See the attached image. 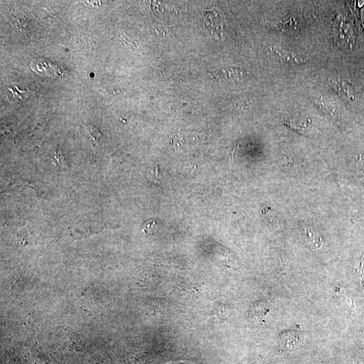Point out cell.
<instances>
[{"label":"cell","instance_id":"1","mask_svg":"<svg viewBox=\"0 0 364 364\" xmlns=\"http://www.w3.org/2000/svg\"><path fill=\"white\" fill-rule=\"evenodd\" d=\"M331 86L336 90L339 95L344 100L349 102L356 101V95L353 90V85L347 80L333 79L331 81Z\"/></svg>","mask_w":364,"mask_h":364},{"label":"cell","instance_id":"2","mask_svg":"<svg viewBox=\"0 0 364 364\" xmlns=\"http://www.w3.org/2000/svg\"><path fill=\"white\" fill-rule=\"evenodd\" d=\"M284 124L291 130L300 134H308L312 132V124L308 119L284 118Z\"/></svg>","mask_w":364,"mask_h":364},{"label":"cell","instance_id":"3","mask_svg":"<svg viewBox=\"0 0 364 364\" xmlns=\"http://www.w3.org/2000/svg\"><path fill=\"white\" fill-rule=\"evenodd\" d=\"M275 53L278 56L280 62L285 64L303 65L307 62L306 58L293 51H287L278 49L275 50Z\"/></svg>","mask_w":364,"mask_h":364},{"label":"cell","instance_id":"4","mask_svg":"<svg viewBox=\"0 0 364 364\" xmlns=\"http://www.w3.org/2000/svg\"><path fill=\"white\" fill-rule=\"evenodd\" d=\"M269 24L271 27L275 29H278L279 31L287 33L293 30H296L297 28V21L292 17H287L278 21H270Z\"/></svg>","mask_w":364,"mask_h":364},{"label":"cell","instance_id":"5","mask_svg":"<svg viewBox=\"0 0 364 364\" xmlns=\"http://www.w3.org/2000/svg\"><path fill=\"white\" fill-rule=\"evenodd\" d=\"M300 334L296 330L285 331L279 337V343L283 347L293 348L298 344Z\"/></svg>","mask_w":364,"mask_h":364},{"label":"cell","instance_id":"6","mask_svg":"<svg viewBox=\"0 0 364 364\" xmlns=\"http://www.w3.org/2000/svg\"><path fill=\"white\" fill-rule=\"evenodd\" d=\"M217 74L218 76H221L222 79H230L235 81L246 79L248 76V74L239 67H230V68L225 69L221 72H218Z\"/></svg>","mask_w":364,"mask_h":364},{"label":"cell","instance_id":"7","mask_svg":"<svg viewBox=\"0 0 364 364\" xmlns=\"http://www.w3.org/2000/svg\"><path fill=\"white\" fill-rule=\"evenodd\" d=\"M53 162L57 166L61 167L62 168H68V163L65 159L64 154L63 153L61 149H58L54 153V157L52 158Z\"/></svg>","mask_w":364,"mask_h":364},{"label":"cell","instance_id":"8","mask_svg":"<svg viewBox=\"0 0 364 364\" xmlns=\"http://www.w3.org/2000/svg\"><path fill=\"white\" fill-rule=\"evenodd\" d=\"M85 129H86L87 134L90 136V140L93 141V143L95 145L98 144L99 140L102 136L100 131L95 126L92 125L85 126Z\"/></svg>","mask_w":364,"mask_h":364},{"label":"cell","instance_id":"9","mask_svg":"<svg viewBox=\"0 0 364 364\" xmlns=\"http://www.w3.org/2000/svg\"><path fill=\"white\" fill-rule=\"evenodd\" d=\"M314 102L317 106L319 107L320 109L322 110L324 112L327 114H333L334 110L333 106H332L329 101H327L324 98L321 97V99H314Z\"/></svg>","mask_w":364,"mask_h":364},{"label":"cell","instance_id":"10","mask_svg":"<svg viewBox=\"0 0 364 364\" xmlns=\"http://www.w3.org/2000/svg\"><path fill=\"white\" fill-rule=\"evenodd\" d=\"M17 89H14V88H10V90H11L13 92V93H14V95H15V96H17V97H19V98L21 99H24V98H25V95H26V91H21V90H19Z\"/></svg>","mask_w":364,"mask_h":364}]
</instances>
